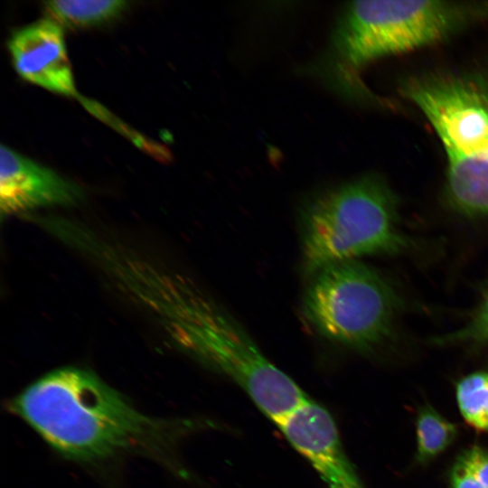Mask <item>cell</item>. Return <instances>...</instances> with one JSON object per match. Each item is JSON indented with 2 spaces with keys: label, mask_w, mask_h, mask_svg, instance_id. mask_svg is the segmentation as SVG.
I'll list each match as a JSON object with an SVG mask.
<instances>
[{
  "label": "cell",
  "mask_w": 488,
  "mask_h": 488,
  "mask_svg": "<svg viewBox=\"0 0 488 488\" xmlns=\"http://www.w3.org/2000/svg\"><path fill=\"white\" fill-rule=\"evenodd\" d=\"M43 4L46 13L57 23L79 28L115 18L128 3L120 0H55Z\"/></svg>",
  "instance_id": "cell-11"
},
{
  "label": "cell",
  "mask_w": 488,
  "mask_h": 488,
  "mask_svg": "<svg viewBox=\"0 0 488 488\" xmlns=\"http://www.w3.org/2000/svg\"><path fill=\"white\" fill-rule=\"evenodd\" d=\"M127 296L177 347L238 384L275 423L308 399L238 320L188 277L151 261L134 274Z\"/></svg>",
  "instance_id": "cell-1"
},
{
  "label": "cell",
  "mask_w": 488,
  "mask_h": 488,
  "mask_svg": "<svg viewBox=\"0 0 488 488\" xmlns=\"http://www.w3.org/2000/svg\"><path fill=\"white\" fill-rule=\"evenodd\" d=\"M12 408L53 449L78 461L108 458L151 441L161 428L95 373L75 367L38 379Z\"/></svg>",
  "instance_id": "cell-2"
},
{
  "label": "cell",
  "mask_w": 488,
  "mask_h": 488,
  "mask_svg": "<svg viewBox=\"0 0 488 488\" xmlns=\"http://www.w3.org/2000/svg\"><path fill=\"white\" fill-rule=\"evenodd\" d=\"M398 197L376 175L328 189L306 202L300 214L302 267L312 277L333 263L409 250Z\"/></svg>",
  "instance_id": "cell-5"
},
{
  "label": "cell",
  "mask_w": 488,
  "mask_h": 488,
  "mask_svg": "<svg viewBox=\"0 0 488 488\" xmlns=\"http://www.w3.org/2000/svg\"><path fill=\"white\" fill-rule=\"evenodd\" d=\"M82 196V190L73 182L1 145L2 218L40 207L73 205Z\"/></svg>",
  "instance_id": "cell-8"
},
{
  "label": "cell",
  "mask_w": 488,
  "mask_h": 488,
  "mask_svg": "<svg viewBox=\"0 0 488 488\" xmlns=\"http://www.w3.org/2000/svg\"><path fill=\"white\" fill-rule=\"evenodd\" d=\"M455 399L466 424L478 432L488 433V371H474L459 380Z\"/></svg>",
  "instance_id": "cell-12"
},
{
  "label": "cell",
  "mask_w": 488,
  "mask_h": 488,
  "mask_svg": "<svg viewBox=\"0 0 488 488\" xmlns=\"http://www.w3.org/2000/svg\"><path fill=\"white\" fill-rule=\"evenodd\" d=\"M450 488H488V450L478 445L460 453L449 471Z\"/></svg>",
  "instance_id": "cell-13"
},
{
  "label": "cell",
  "mask_w": 488,
  "mask_h": 488,
  "mask_svg": "<svg viewBox=\"0 0 488 488\" xmlns=\"http://www.w3.org/2000/svg\"><path fill=\"white\" fill-rule=\"evenodd\" d=\"M488 16V3L373 0L343 12L315 73L346 96L361 95V70L380 58L432 44Z\"/></svg>",
  "instance_id": "cell-3"
},
{
  "label": "cell",
  "mask_w": 488,
  "mask_h": 488,
  "mask_svg": "<svg viewBox=\"0 0 488 488\" xmlns=\"http://www.w3.org/2000/svg\"><path fill=\"white\" fill-rule=\"evenodd\" d=\"M439 345L479 347L488 343V284L466 322L450 333L434 338Z\"/></svg>",
  "instance_id": "cell-14"
},
{
  "label": "cell",
  "mask_w": 488,
  "mask_h": 488,
  "mask_svg": "<svg viewBox=\"0 0 488 488\" xmlns=\"http://www.w3.org/2000/svg\"><path fill=\"white\" fill-rule=\"evenodd\" d=\"M79 99L86 109H88L91 114L103 122L108 124L125 136L128 137L142 150L163 162H166L170 158L169 152L165 149V147L155 143L154 141L145 138L138 132L131 129L130 127L127 126L125 123L116 117L99 103L82 97H79Z\"/></svg>",
  "instance_id": "cell-15"
},
{
  "label": "cell",
  "mask_w": 488,
  "mask_h": 488,
  "mask_svg": "<svg viewBox=\"0 0 488 488\" xmlns=\"http://www.w3.org/2000/svg\"><path fill=\"white\" fill-rule=\"evenodd\" d=\"M16 72L50 91L77 96L63 33L52 19H42L14 32L8 42Z\"/></svg>",
  "instance_id": "cell-9"
},
{
  "label": "cell",
  "mask_w": 488,
  "mask_h": 488,
  "mask_svg": "<svg viewBox=\"0 0 488 488\" xmlns=\"http://www.w3.org/2000/svg\"><path fill=\"white\" fill-rule=\"evenodd\" d=\"M415 427V458L419 465H427L443 454L458 435L456 425L428 404L418 411Z\"/></svg>",
  "instance_id": "cell-10"
},
{
  "label": "cell",
  "mask_w": 488,
  "mask_h": 488,
  "mask_svg": "<svg viewBox=\"0 0 488 488\" xmlns=\"http://www.w3.org/2000/svg\"><path fill=\"white\" fill-rule=\"evenodd\" d=\"M402 309L399 292L361 259L333 263L311 277L303 311L324 338L361 353H371L394 335Z\"/></svg>",
  "instance_id": "cell-6"
},
{
  "label": "cell",
  "mask_w": 488,
  "mask_h": 488,
  "mask_svg": "<svg viewBox=\"0 0 488 488\" xmlns=\"http://www.w3.org/2000/svg\"><path fill=\"white\" fill-rule=\"evenodd\" d=\"M276 424L329 488H365L345 454L333 418L324 407L307 399Z\"/></svg>",
  "instance_id": "cell-7"
},
{
  "label": "cell",
  "mask_w": 488,
  "mask_h": 488,
  "mask_svg": "<svg viewBox=\"0 0 488 488\" xmlns=\"http://www.w3.org/2000/svg\"><path fill=\"white\" fill-rule=\"evenodd\" d=\"M402 93L442 143L448 206L468 220L488 219V76L430 73L407 80Z\"/></svg>",
  "instance_id": "cell-4"
}]
</instances>
